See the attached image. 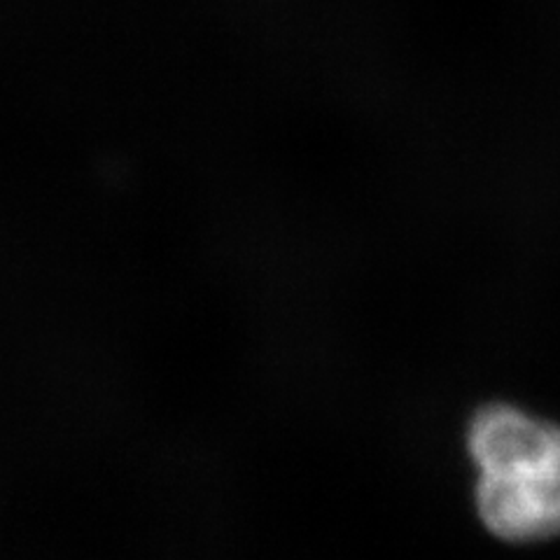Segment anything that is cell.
<instances>
[{
	"label": "cell",
	"instance_id": "1",
	"mask_svg": "<svg viewBox=\"0 0 560 560\" xmlns=\"http://www.w3.org/2000/svg\"><path fill=\"white\" fill-rule=\"evenodd\" d=\"M479 467L477 510L486 528L510 541L560 533V428L514 407H486L469 425Z\"/></svg>",
	"mask_w": 560,
	"mask_h": 560
}]
</instances>
